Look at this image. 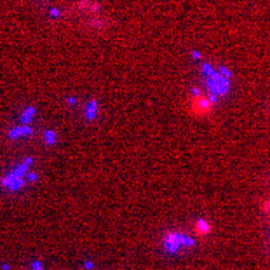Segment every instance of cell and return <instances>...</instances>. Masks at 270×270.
<instances>
[{"label":"cell","mask_w":270,"mask_h":270,"mask_svg":"<svg viewBox=\"0 0 270 270\" xmlns=\"http://www.w3.org/2000/svg\"><path fill=\"white\" fill-rule=\"evenodd\" d=\"M194 227H195L194 230H195L197 235H207V233L211 232V223L206 222V220H197Z\"/></svg>","instance_id":"obj_3"},{"label":"cell","mask_w":270,"mask_h":270,"mask_svg":"<svg viewBox=\"0 0 270 270\" xmlns=\"http://www.w3.org/2000/svg\"><path fill=\"white\" fill-rule=\"evenodd\" d=\"M94 110H98V105L92 101L91 106H89V112H87V117H89V119H92V117H94Z\"/></svg>","instance_id":"obj_5"},{"label":"cell","mask_w":270,"mask_h":270,"mask_svg":"<svg viewBox=\"0 0 270 270\" xmlns=\"http://www.w3.org/2000/svg\"><path fill=\"white\" fill-rule=\"evenodd\" d=\"M33 268L35 270H42V265L38 263V261H35V263H33Z\"/></svg>","instance_id":"obj_7"},{"label":"cell","mask_w":270,"mask_h":270,"mask_svg":"<svg viewBox=\"0 0 270 270\" xmlns=\"http://www.w3.org/2000/svg\"><path fill=\"white\" fill-rule=\"evenodd\" d=\"M45 140H47V143H49V145H52L54 141H56V134H54V133H51V131H49L47 134H45Z\"/></svg>","instance_id":"obj_6"},{"label":"cell","mask_w":270,"mask_h":270,"mask_svg":"<svg viewBox=\"0 0 270 270\" xmlns=\"http://www.w3.org/2000/svg\"><path fill=\"white\" fill-rule=\"evenodd\" d=\"M261 211L263 213H270V199H265L261 202Z\"/></svg>","instance_id":"obj_4"},{"label":"cell","mask_w":270,"mask_h":270,"mask_svg":"<svg viewBox=\"0 0 270 270\" xmlns=\"http://www.w3.org/2000/svg\"><path fill=\"white\" fill-rule=\"evenodd\" d=\"M164 244H166V249L174 253V251H178V248L181 246H194V241L187 235H181L178 232H168L166 233V237H164Z\"/></svg>","instance_id":"obj_2"},{"label":"cell","mask_w":270,"mask_h":270,"mask_svg":"<svg viewBox=\"0 0 270 270\" xmlns=\"http://www.w3.org/2000/svg\"><path fill=\"white\" fill-rule=\"evenodd\" d=\"M216 101V96H204L200 89L195 87L192 91V99H190V112L197 117L200 115H207L213 110V105Z\"/></svg>","instance_id":"obj_1"}]
</instances>
